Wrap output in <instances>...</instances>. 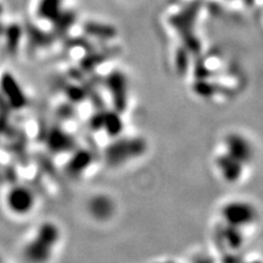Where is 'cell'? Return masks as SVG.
Masks as SVG:
<instances>
[{"instance_id": "obj_14", "label": "cell", "mask_w": 263, "mask_h": 263, "mask_svg": "<svg viewBox=\"0 0 263 263\" xmlns=\"http://www.w3.org/2000/svg\"><path fill=\"white\" fill-rule=\"evenodd\" d=\"M176 68L177 71L181 75H185L187 68H189V57L186 49H182V51H179L177 54L176 59Z\"/></svg>"}, {"instance_id": "obj_3", "label": "cell", "mask_w": 263, "mask_h": 263, "mask_svg": "<svg viewBox=\"0 0 263 263\" xmlns=\"http://www.w3.org/2000/svg\"><path fill=\"white\" fill-rule=\"evenodd\" d=\"M35 194L23 184H15L5 195V206L15 216H26L35 208Z\"/></svg>"}, {"instance_id": "obj_10", "label": "cell", "mask_w": 263, "mask_h": 263, "mask_svg": "<svg viewBox=\"0 0 263 263\" xmlns=\"http://www.w3.org/2000/svg\"><path fill=\"white\" fill-rule=\"evenodd\" d=\"M88 210L93 218L106 220L113 216L115 206L111 197L104 194H98L89 201Z\"/></svg>"}, {"instance_id": "obj_1", "label": "cell", "mask_w": 263, "mask_h": 263, "mask_svg": "<svg viewBox=\"0 0 263 263\" xmlns=\"http://www.w3.org/2000/svg\"><path fill=\"white\" fill-rule=\"evenodd\" d=\"M147 152V143L141 137L115 139L104 151V160L111 167H119L129 160L142 157Z\"/></svg>"}, {"instance_id": "obj_13", "label": "cell", "mask_w": 263, "mask_h": 263, "mask_svg": "<svg viewBox=\"0 0 263 263\" xmlns=\"http://www.w3.org/2000/svg\"><path fill=\"white\" fill-rule=\"evenodd\" d=\"M65 93L72 103H80L87 98L86 90L76 85H68L65 89Z\"/></svg>"}, {"instance_id": "obj_12", "label": "cell", "mask_w": 263, "mask_h": 263, "mask_svg": "<svg viewBox=\"0 0 263 263\" xmlns=\"http://www.w3.org/2000/svg\"><path fill=\"white\" fill-rule=\"evenodd\" d=\"M220 233H221V239L224 240V242L227 245V247H229L230 249L238 250L239 248H241V246L243 245V241H245L241 228L225 224L224 228L221 229Z\"/></svg>"}, {"instance_id": "obj_16", "label": "cell", "mask_w": 263, "mask_h": 263, "mask_svg": "<svg viewBox=\"0 0 263 263\" xmlns=\"http://www.w3.org/2000/svg\"><path fill=\"white\" fill-rule=\"evenodd\" d=\"M90 126L95 130H100L103 128V112L98 111L90 119Z\"/></svg>"}, {"instance_id": "obj_11", "label": "cell", "mask_w": 263, "mask_h": 263, "mask_svg": "<svg viewBox=\"0 0 263 263\" xmlns=\"http://www.w3.org/2000/svg\"><path fill=\"white\" fill-rule=\"evenodd\" d=\"M124 124H123L122 114L118 111H105L103 112V130L111 137H118L123 130Z\"/></svg>"}, {"instance_id": "obj_4", "label": "cell", "mask_w": 263, "mask_h": 263, "mask_svg": "<svg viewBox=\"0 0 263 263\" xmlns=\"http://www.w3.org/2000/svg\"><path fill=\"white\" fill-rule=\"evenodd\" d=\"M221 216L226 224L242 228L256 219V210L247 202L234 201L224 205L221 209Z\"/></svg>"}, {"instance_id": "obj_15", "label": "cell", "mask_w": 263, "mask_h": 263, "mask_svg": "<svg viewBox=\"0 0 263 263\" xmlns=\"http://www.w3.org/2000/svg\"><path fill=\"white\" fill-rule=\"evenodd\" d=\"M88 32H91L95 36L101 39H110L114 36V31L110 28H104V26H99V24H93L87 28Z\"/></svg>"}, {"instance_id": "obj_2", "label": "cell", "mask_w": 263, "mask_h": 263, "mask_svg": "<svg viewBox=\"0 0 263 263\" xmlns=\"http://www.w3.org/2000/svg\"><path fill=\"white\" fill-rule=\"evenodd\" d=\"M61 238L60 229L53 223H45L40 227L34 239L28 246L27 257L36 262L47 261L52 256L54 247Z\"/></svg>"}, {"instance_id": "obj_7", "label": "cell", "mask_w": 263, "mask_h": 263, "mask_svg": "<svg viewBox=\"0 0 263 263\" xmlns=\"http://www.w3.org/2000/svg\"><path fill=\"white\" fill-rule=\"evenodd\" d=\"M216 166L221 177L229 183H236L242 177L245 164L227 153L218 156L216 158Z\"/></svg>"}, {"instance_id": "obj_8", "label": "cell", "mask_w": 263, "mask_h": 263, "mask_svg": "<svg viewBox=\"0 0 263 263\" xmlns=\"http://www.w3.org/2000/svg\"><path fill=\"white\" fill-rule=\"evenodd\" d=\"M48 148L55 154L72 152L76 148V139L61 127H53L47 135Z\"/></svg>"}, {"instance_id": "obj_9", "label": "cell", "mask_w": 263, "mask_h": 263, "mask_svg": "<svg viewBox=\"0 0 263 263\" xmlns=\"http://www.w3.org/2000/svg\"><path fill=\"white\" fill-rule=\"evenodd\" d=\"M93 161V155L85 148L73 149L71 157L66 164V172L71 178L80 177L84 172L91 166Z\"/></svg>"}, {"instance_id": "obj_5", "label": "cell", "mask_w": 263, "mask_h": 263, "mask_svg": "<svg viewBox=\"0 0 263 263\" xmlns=\"http://www.w3.org/2000/svg\"><path fill=\"white\" fill-rule=\"evenodd\" d=\"M106 87H108L113 110L123 114L128 106V89L127 80L124 73L120 70H114L106 77Z\"/></svg>"}, {"instance_id": "obj_6", "label": "cell", "mask_w": 263, "mask_h": 263, "mask_svg": "<svg viewBox=\"0 0 263 263\" xmlns=\"http://www.w3.org/2000/svg\"><path fill=\"white\" fill-rule=\"evenodd\" d=\"M227 154L239 160L243 164L248 163L252 158V147L247 138L240 134L232 133L225 138Z\"/></svg>"}]
</instances>
